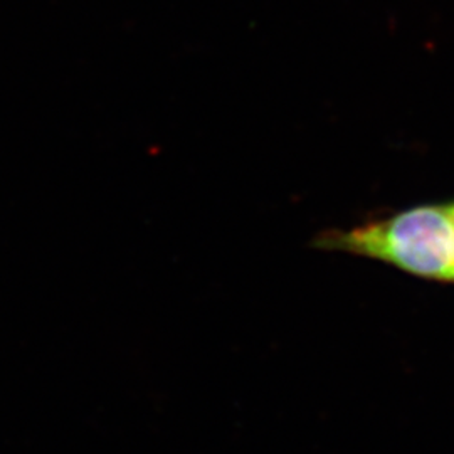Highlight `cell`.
Listing matches in <instances>:
<instances>
[{
	"instance_id": "obj_2",
	"label": "cell",
	"mask_w": 454,
	"mask_h": 454,
	"mask_svg": "<svg viewBox=\"0 0 454 454\" xmlns=\"http://www.w3.org/2000/svg\"><path fill=\"white\" fill-rule=\"evenodd\" d=\"M451 206H453V212H454V204H451Z\"/></svg>"
},
{
	"instance_id": "obj_1",
	"label": "cell",
	"mask_w": 454,
	"mask_h": 454,
	"mask_svg": "<svg viewBox=\"0 0 454 454\" xmlns=\"http://www.w3.org/2000/svg\"><path fill=\"white\" fill-rule=\"evenodd\" d=\"M318 244L384 261L404 273L454 283V212L451 204L411 207L382 221L326 232Z\"/></svg>"
}]
</instances>
